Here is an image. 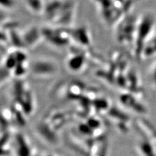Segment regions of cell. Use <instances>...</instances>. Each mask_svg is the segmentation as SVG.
<instances>
[{
  "instance_id": "cell-1",
  "label": "cell",
  "mask_w": 156,
  "mask_h": 156,
  "mask_svg": "<svg viewBox=\"0 0 156 156\" xmlns=\"http://www.w3.org/2000/svg\"><path fill=\"white\" fill-rule=\"evenodd\" d=\"M76 9L73 0H51L45 5L43 12L57 27H69L75 19Z\"/></svg>"
},
{
  "instance_id": "cell-2",
  "label": "cell",
  "mask_w": 156,
  "mask_h": 156,
  "mask_svg": "<svg viewBox=\"0 0 156 156\" xmlns=\"http://www.w3.org/2000/svg\"><path fill=\"white\" fill-rule=\"evenodd\" d=\"M137 19L138 16L129 12L122 17L113 27L116 41L133 57Z\"/></svg>"
},
{
  "instance_id": "cell-3",
  "label": "cell",
  "mask_w": 156,
  "mask_h": 156,
  "mask_svg": "<svg viewBox=\"0 0 156 156\" xmlns=\"http://www.w3.org/2000/svg\"><path fill=\"white\" fill-rule=\"evenodd\" d=\"M105 24L113 27L126 14L130 12L135 0H92Z\"/></svg>"
},
{
  "instance_id": "cell-4",
  "label": "cell",
  "mask_w": 156,
  "mask_h": 156,
  "mask_svg": "<svg viewBox=\"0 0 156 156\" xmlns=\"http://www.w3.org/2000/svg\"><path fill=\"white\" fill-rule=\"evenodd\" d=\"M155 32L156 18L154 14L146 12L138 16L133 55L136 61L142 60L144 47Z\"/></svg>"
},
{
  "instance_id": "cell-5",
  "label": "cell",
  "mask_w": 156,
  "mask_h": 156,
  "mask_svg": "<svg viewBox=\"0 0 156 156\" xmlns=\"http://www.w3.org/2000/svg\"><path fill=\"white\" fill-rule=\"evenodd\" d=\"M41 30L43 38L57 48L68 46L72 42L68 27H45Z\"/></svg>"
},
{
  "instance_id": "cell-6",
  "label": "cell",
  "mask_w": 156,
  "mask_h": 156,
  "mask_svg": "<svg viewBox=\"0 0 156 156\" xmlns=\"http://www.w3.org/2000/svg\"><path fill=\"white\" fill-rule=\"evenodd\" d=\"M72 42L74 43L76 47L83 50L91 51L92 40L90 33L87 27L79 26L77 27H68Z\"/></svg>"
},
{
  "instance_id": "cell-7",
  "label": "cell",
  "mask_w": 156,
  "mask_h": 156,
  "mask_svg": "<svg viewBox=\"0 0 156 156\" xmlns=\"http://www.w3.org/2000/svg\"><path fill=\"white\" fill-rule=\"evenodd\" d=\"M23 46L31 48L39 42L42 37V30L37 27H30L22 34Z\"/></svg>"
},
{
  "instance_id": "cell-8",
  "label": "cell",
  "mask_w": 156,
  "mask_h": 156,
  "mask_svg": "<svg viewBox=\"0 0 156 156\" xmlns=\"http://www.w3.org/2000/svg\"><path fill=\"white\" fill-rule=\"evenodd\" d=\"M32 69L36 74L50 75L54 73L57 67L51 61L48 59H38L34 62Z\"/></svg>"
},
{
  "instance_id": "cell-9",
  "label": "cell",
  "mask_w": 156,
  "mask_h": 156,
  "mask_svg": "<svg viewBox=\"0 0 156 156\" xmlns=\"http://www.w3.org/2000/svg\"><path fill=\"white\" fill-rule=\"evenodd\" d=\"M152 57H156V32L144 47L142 60Z\"/></svg>"
},
{
  "instance_id": "cell-10",
  "label": "cell",
  "mask_w": 156,
  "mask_h": 156,
  "mask_svg": "<svg viewBox=\"0 0 156 156\" xmlns=\"http://www.w3.org/2000/svg\"><path fill=\"white\" fill-rule=\"evenodd\" d=\"M26 3L31 11L36 14L43 12L46 5L43 0H26Z\"/></svg>"
},
{
  "instance_id": "cell-11",
  "label": "cell",
  "mask_w": 156,
  "mask_h": 156,
  "mask_svg": "<svg viewBox=\"0 0 156 156\" xmlns=\"http://www.w3.org/2000/svg\"><path fill=\"white\" fill-rule=\"evenodd\" d=\"M16 6V0H0V9L9 11Z\"/></svg>"
},
{
  "instance_id": "cell-12",
  "label": "cell",
  "mask_w": 156,
  "mask_h": 156,
  "mask_svg": "<svg viewBox=\"0 0 156 156\" xmlns=\"http://www.w3.org/2000/svg\"><path fill=\"white\" fill-rule=\"evenodd\" d=\"M150 73L152 74L153 80L156 82V60L154 62L150 68Z\"/></svg>"
}]
</instances>
